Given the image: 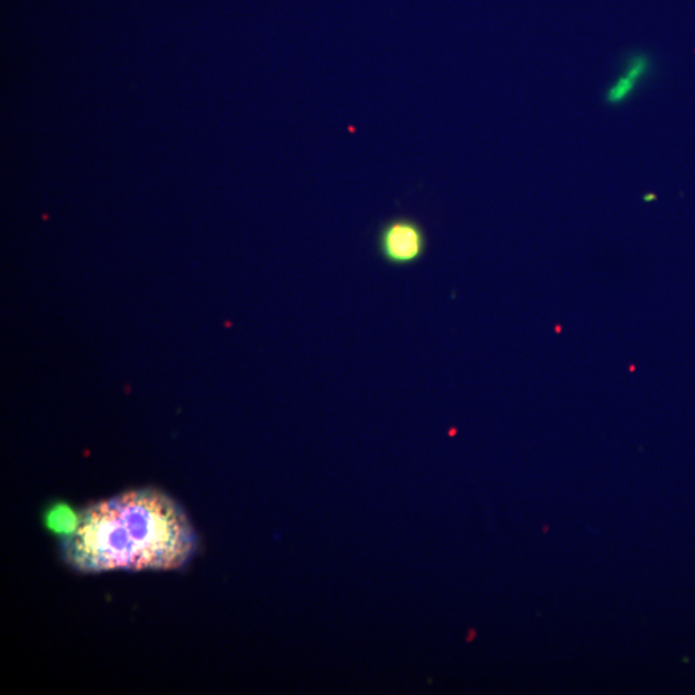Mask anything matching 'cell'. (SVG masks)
Masks as SVG:
<instances>
[{"instance_id":"cell-1","label":"cell","mask_w":695,"mask_h":695,"mask_svg":"<svg viewBox=\"0 0 695 695\" xmlns=\"http://www.w3.org/2000/svg\"><path fill=\"white\" fill-rule=\"evenodd\" d=\"M196 537L185 511L170 496L146 488L83 510L63 542L65 562L83 573L178 569Z\"/></svg>"},{"instance_id":"cell-2","label":"cell","mask_w":695,"mask_h":695,"mask_svg":"<svg viewBox=\"0 0 695 695\" xmlns=\"http://www.w3.org/2000/svg\"><path fill=\"white\" fill-rule=\"evenodd\" d=\"M427 238L422 224L410 217H394L380 227L377 238L378 253L392 267H410L422 261Z\"/></svg>"},{"instance_id":"cell-3","label":"cell","mask_w":695,"mask_h":695,"mask_svg":"<svg viewBox=\"0 0 695 695\" xmlns=\"http://www.w3.org/2000/svg\"><path fill=\"white\" fill-rule=\"evenodd\" d=\"M652 72V58L645 53H633L626 59L622 73L610 84L606 94L607 102L613 106L628 102Z\"/></svg>"},{"instance_id":"cell-4","label":"cell","mask_w":695,"mask_h":695,"mask_svg":"<svg viewBox=\"0 0 695 695\" xmlns=\"http://www.w3.org/2000/svg\"><path fill=\"white\" fill-rule=\"evenodd\" d=\"M79 515L75 514L74 511L64 506V503H59L55 508L50 510L47 514V525L48 529L61 536H70L78 526Z\"/></svg>"}]
</instances>
